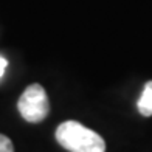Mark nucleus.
<instances>
[{
	"mask_svg": "<svg viewBox=\"0 0 152 152\" xmlns=\"http://www.w3.org/2000/svg\"><path fill=\"white\" fill-rule=\"evenodd\" d=\"M6 67H8V61H6L3 56H0V78L3 76L5 70H6Z\"/></svg>",
	"mask_w": 152,
	"mask_h": 152,
	"instance_id": "obj_5",
	"label": "nucleus"
},
{
	"mask_svg": "<svg viewBox=\"0 0 152 152\" xmlns=\"http://www.w3.org/2000/svg\"><path fill=\"white\" fill-rule=\"evenodd\" d=\"M17 109L28 123H40L50 112V101L45 88L40 84H31L17 101Z\"/></svg>",
	"mask_w": 152,
	"mask_h": 152,
	"instance_id": "obj_2",
	"label": "nucleus"
},
{
	"mask_svg": "<svg viewBox=\"0 0 152 152\" xmlns=\"http://www.w3.org/2000/svg\"><path fill=\"white\" fill-rule=\"evenodd\" d=\"M54 135L61 146L70 152H106L102 137L78 121H64Z\"/></svg>",
	"mask_w": 152,
	"mask_h": 152,
	"instance_id": "obj_1",
	"label": "nucleus"
},
{
	"mask_svg": "<svg viewBox=\"0 0 152 152\" xmlns=\"http://www.w3.org/2000/svg\"><path fill=\"white\" fill-rule=\"evenodd\" d=\"M0 152H14L12 141L6 135H2V134H0Z\"/></svg>",
	"mask_w": 152,
	"mask_h": 152,
	"instance_id": "obj_4",
	"label": "nucleus"
},
{
	"mask_svg": "<svg viewBox=\"0 0 152 152\" xmlns=\"http://www.w3.org/2000/svg\"><path fill=\"white\" fill-rule=\"evenodd\" d=\"M137 107H138V112H140L143 116H151L152 115V81L146 82L141 96L137 102Z\"/></svg>",
	"mask_w": 152,
	"mask_h": 152,
	"instance_id": "obj_3",
	"label": "nucleus"
}]
</instances>
